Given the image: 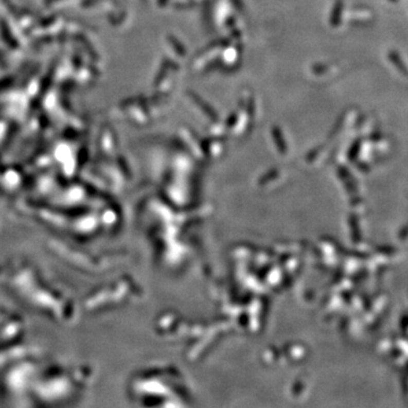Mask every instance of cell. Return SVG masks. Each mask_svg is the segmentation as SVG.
<instances>
[{
  "label": "cell",
  "mask_w": 408,
  "mask_h": 408,
  "mask_svg": "<svg viewBox=\"0 0 408 408\" xmlns=\"http://www.w3.org/2000/svg\"><path fill=\"white\" fill-rule=\"evenodd\" d=\"M389 58L395 64V66L397 67V68H398L402 73V74L408 75V70L406 68V66L404 65V63H402V60L398 57V55H397L396 52H390L389 54Z\"/></svg>",
  "instance_id": "obj_1"
}]
</instances>
